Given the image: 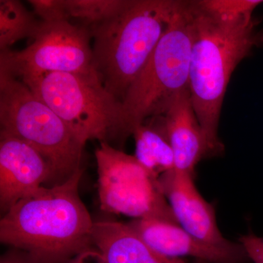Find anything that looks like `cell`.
<instances>
[{
	"label": "cell",
	"mask_w": 263,
	"mask_h": 263,
	"mask_svg": "<svg viewBox=\"0 0 263 263\" xmlns=\"http://www.w3.org/2000/svg\"><path fill=\"white\" fill-rule=\"evenodd\" d=\"M22 51H0V69L17 78L47 72L97 74L89 29L70 22H40ZM98 75V74H97Z\"/></svg>",
	"instance_id": "ba28073f"
},
{
	"label": "cell",
	"mask_w": 263,
	"mask_h": 263,
	"mask_svg": "<svg viewBox=\"0 0 263 263\" xmlns=\"http://www.w3.org/2000/svg\"><path fill=\"white\" fill-rule=\"evenodd\" d=\"M181 2L129 0L117 15L89 29L95 72L107 91L121 103Z\"/></svg>",
	"instance_id": "3957f363"
},
{
	"label": "cell",
	"mask_w": 263,
	"mask_h": 263,
	"mask_svg": "<svg viewBox=\"0 0 263 263\" xmlns=\"http://www.w3.org/2000/svg\"><path fill=\"white\" fill-rule=\"evenodd\" d=\"M155 263H186L183 262L179 258H174V257H166V256L160 254L157 259H156Z\"/></svg>",
	"instance_id": "7402d4cb"
},
{
	"label": "cell",
	"mask_w": 263,
	"mask_h": 263,
	"mask_svg": "<svg viewBox=\"0 0 263 263\" xmlns=\"http://www.w3.org/2000/svg\"><path fill=\"white\" fill-rule=\"evenodd\" d=\"M136 155L140 163L156 177L174 169V157L162 116L148 119L133 132Z\"/></svg>",
	"instance_id": "5bb4252c"
},
{
	"label": "cell",
	"mask_w": 263,
	"mask_h": 263,
	"mask_svg": "<svg viewBox=\"0 0 263 263\" xmlns=\"http://www.w3.org/2000/svg\"><path fill=\"white\" fill-rule=\"evenodd\" d=\"M193 41L191 1H182L149 60L123 99L120 145L138 126L164 115L178 95L189 89Z\"/></svg>",
	"instance_id": "277c9868"
},
{
	"label": "cell",
	"mask_w": 263,
	"mask_h": 263,
	"mask_svg": "<svg viewBox=\"0 0 263 263\" xmlns=\"http://www.w3.org/2000/svg\"><path fill=\"white\" fill-rule=\"evenodd\" d=\"M128 224L150 248L166 257L190 256L212 263H236L243 254L236 245L224 248L208 245L168 221L138 219Z\"/></svg>",
	"instance_id": "8fae6325"
},
{
	"label": "cell",
	"mask_w": 263,
	"mask_h": 263,
	"mask_svg": "<svg viewBox=\"0 0 263 263\" xmlns=\"http://www.w3.org/2000/svg\"><path fill=\"white\" fill-rule=\"evenodd\" d=\"M83 169L65 182L43 186L10 208L0 221V240L36 263L69 262L91 248L94 222L81 200Z\"/></svg>",
	"instance_id": "6da1fadb"
},
{
	"label": "cell",
	"mask_w": 263,
	"mask_h": 263,
	"mask_svg": "<svg viewBox=\"0 0 263 263\" xmlns=\"http://www.w3.org/2000/svg\"><path fill=\"white\" fill-rule=\"evenodd\" d=\"M1 133L22 140L50 164L55 184L81 171L86 141L18 78L0 70Z\"/></svg>",
	"instance_id": "5b68a950"
},
{
	"label": "cell",
	"mask_w": 263,
	"mask_h": 263,
	"mask_svg": "<svg viewBox=\"0 0 263 263\" xmlns=\"http://www.w3.org/2000/svg\"><path fill=\"white\" fill-rule=\"evenodd\" d=\"M95 156L99 198L103 211L179 224L164 200L159 178L145 168L135 156L107 142H100Z\"/></svg>",
	"instance_id": "52a82bcc"
},
{
	"label": "cell",
	"mask_w": 263,
	"mask_h": 263,
	"mask_svg": "<svg viewBox=\"0 0 263 263\" xmlns=\"http://www.w3.org/2000/svg\"><path fill=\"white\" fill-rule=\"evenodd\" d=\"M34 13L46 23L70 22L65 0H29Z\"/></svg>",
	"instance_id": "ac0fdd59"
},
{
	"label": "cell",
	"mask_w": 263,
	"mask_h": 263,
	"mask_svg": "<svg viewBox=\"0 0 263 263\" xmlns=\"http://www.w3.org/2000/svg\"><path fill=\"white\" fill-rule=\"evenodd\" d=\"M40 22L18 0H1L0 51L10 49L23 38L32 37Z\"/></svg>",
	"instance_id": "9a60e30c"
},
{
	"label": "cell",
	"mask_w": 263,
	"mask_h": 263,
	"mask_svg": "<svg viewBox=\"0 0 263 263\" xmlns=\"http://www.w3.org/2000/svg\"><path fill=\"white\" fill-rule=\"evenodd\" d=\"M260 0H201L197 5L205 11L224 19H237L252 15L262 4Z\"/></svg>",
	"instance_id": "e0dca14e"
},
{
	"label": "cell",
	"mask_w": 263,
	"mask_h": 263,
	"mask_svg": "<svg viewBox=\"0 0 263 263\" xmlns=\"http://www.w3.org/2000/svg\"><path fill=\"white\" fill-rule=\"evenodd\" d=\"M0 263H36L32 260L30 257H21L15 254H10V255L5 256L1 259Z\"/></svg>",
	"instance_id": "44dd1931"
},
{
	"label": "cell",
	"mask_w": 263,
	"mask_h": 263,
	"mask_svg": "<svg viewBox=\"0 0 263 263\" xmlns=\"http://www.w3.org/2000/svg\"><path fill=\"white\" fill-rule=\"evenodd\" d=\"M262 240H263V238H262Z\"/></svg>",
	"instance_id": "603a6c76"
},
{
	"label": "cell",
	"mask_w": 263,
	"mask_h": 263,
	"mask_svg": "<svg viewBox=\"0 0 263 263\" xmlns=\"http://www.w3.org/2000/svg\"><path fill=\"white\" fill-rule=\"evenodd\" d=\"M69 21L90 29L111 18L129 0H65Z\"/></svg>",
	"instance_id": "2e32d148"
},
{
	"label": "cell",
	"mask_w": 263,
	"mask_h": 263,
	"mask_svg": "<svg viewBox=\"0 0 263 263\" xmlns=\"http://www.w3.org/2000/svg\"><path fill=\"white\" fill-rule=\"evenodd\" d=\"M164 196L167 197L180 226L197 239L216 247H234L218 228L212 205L199 193L193 174L172 171L159 178Z\"/></svg>",
	"instance_id": "30bf717a"
},
{
	"label": "cell",
	"mask_w": 263,
	"mask_h": 263,
	"mask_svg": "<svg viewBox=\"0 0 263 263\" xmlns=\"http://www.w3.org/2000/svg\"><path fill=\"white\" fill-rule=\"evenodd\" d=\"M53 179L50 164L27 143L0 133V205L7 212Z\"/></svg>",
	"instance_id": "9c48e42d"
},
{
	"label": "cell",
	"mask_w": 263,
	"mask_h": 263,
	"mask_svg": "<svg viewBox=\"0 0 263 263\" xmlns=\"http://www.w3.org/2000/svg\"><path fill=\"white\" fill-rule=\"evenodd\" d=\"M245 253L252 259L254 263H263L262 238L249 235L240 238Z\"/></svg>",
	"instance_id": "d6986e66"
},
{
	"label": "cell",
	"mask_w": 263,
	"mask_h": 263,
	"mask_svg": "<svg viewBox=\"0 0 263 263\" xmlns=\"http://www.w3.org/2000/svg\"><path fill=\"white\" fill-rule=\"evenodd\" d=\"M68 263H108L97 249H88L71 259Z\"/></svg>",
	"instance_id": "ffe728a7"
},
{
	"label": "cell",
	"mask_w": 263,
	"mask_h": 263,
	"mask_svg": "<svg viewBox=\"0 0 263 263\" xmlns=\"http://www.w3.org/2000/svg\"><path fill=\"white\" fill-rule=\"evenodd\" d=\"M162 118L174 153V170L193 174L196 164L209 152L189 89L178 95Z\"/></svg>",
	"instance_id": "7c38bea8"
},
{
	"label": "cell",
	"mask_w": 263,
	"mask_h": 263,
	"mask_svg": "<svg viewBox=\"0 0 263 263\" xmlns=\"http://www.w3.org/2000/svg\"><path fill=\"white\" fill-rule=\"evenodd\" d=\"M18 79L85 141L119 143L122 103L97 74L47 72Z\"/></svg>",
	"instance_id": "8992f818"
},
{
	"label": "cell",
	"mask_w": 263,
	"mask_h": 263,
	"mask_svg": "<svg viewBox=\"0 0 263 263\" xmlns=\"http://www.w3.org/2000/svg\"><path fill=\"white\" fill-rule=\"evenodd\" d=\"M193 41L189 90L195 115L206 142L208 152L219 153V119L227 88L233 71L252 50L263 42L252 15L224 19L191 1Z\"/></svg>",
	"instance_id": "7a4b0ae2"
},
{
	"label": "cell",
	"mask_w": 263,
	"mask_h": 263,
	"mask_svg": "<svg viewBox=\"0 0 263 263\" xmlns=\"http://www.w3.org/2000/svg\"><path fill=\"white\" fill-rule=\"evenodd\" d=\"M91 240L108 263H152L157 254L129 224L117 221L94 222Z\"/></svg>",
	"instance_id": "4fadbf2b"
}]
</instances>
